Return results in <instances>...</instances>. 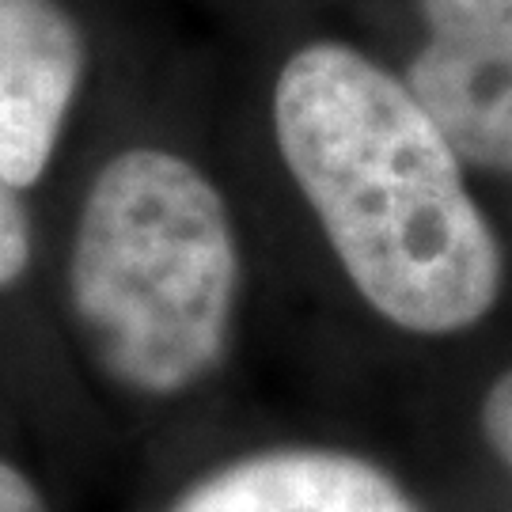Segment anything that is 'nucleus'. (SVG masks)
I'll return each mask as SVG.
<instances>
[{
	"label": "nucleus",
	"instance_id": "obj_1",
	"mask_svg": "<svg viewBox=\"0 0 512 512\" xmlns=\"http://www.w3.org/2000/svg\"><path fill=\"white\" fill-rule=\"evenodd\" d=\"M274 129L330 247L384 319L452 334L490 311L497 243L410 84L349 46L315 42L277 76Z\"/></svg>",
	"mask_w": 512,
	"mask_h": 512
},
{
	"label": "nucleus",
	"instance_id": "obj_2",
	"mask_svg": "<svg viewBox=\"0 0 512 512\" xmlns=\"http://www.w3.org/2000/svg\"><path fill=\"white\" fill-rule=\"evenodd\" d=\"M236 239L217 186L160 148L114 156L76 224L69 289L118 384L175 395L217 365L236 304Z\"/></svg>",
	"mask_w": 512,
	"mask_h": 512
},
{
	"label": "nucleus",
	"instance_id": "obj_3",
	"mask_svg": "<svg viewBox=\"0 0 512 512\" xmlns=\"http://www.w3.org/2000/svg\"><path fill=\"white\" fill-rule=\"evenodd\" d=\"M421 16L410 92L456 156L512 167V0H421Z\"/></svg>",
	"mask_w": 512,
	"mask_h": 512
},
{
	"label": "nucleus",
	"instance_id": "obj_4",
	"mask_svg": "<svg viewBox=\"0 0 512 512\" xmlns=\"http://www.w3.org/2000/svg\"><path fill=\"white\" fill-rule=\"evenodd\" d=\"M84 76V42L54 0H0V175L42 179Z\"/></svg>",
	"mask_w": 512,
	"mask_h": 512
},
{
	"label": "nucleus",
	"instance_id": "obj_5",
	"mask_svg": "<svg viewBox=\"0 0 512 512\" xmlns=\"http://www.w3.org/2000/svg\"><path fill=\"white\" fill-rule=\"evenodd\" d=\"M171 512H414L372 463L338 452H270L186 490Z\"/></svg>",
	"mask_w": 512,
	"mask_h": 512
},
{
	"label": "nucleus",
	"instance_id": "obj_6",
	"mask_svg": "<svg viewBox=\"0 0 512 512\" xmlns=\"http://www.w3.org/2000/svg\"><path fill=\"white\" fill-rule=\"evenodd\" d=\"M31 262V220L19 202V190L0 175V289L12 281Z\"/></svg>",
	"mask_w": 512,
	"mask_h": 512
},
{
	"label": "nucleus",
	"instance_id": "obj_7",
	"mask_svg": "<svg viewBox=\"0 0 512 512\" xmlns=\"http://www.w3.org/2000/svg\"><path fill=\"white\" fill-rule=\"evenodd\" d=\"M482 421H486V437L497 448V456L512 467V372H505L494 384L486 410H482Z\"/></svg>",
	"mask_w": 512,
	"mask_h": 512
},
{
	"label": "nucleus",
	"instance_id": "obj_8",
	"mask_svg": "<svg viewBox=\"0 0 512 512\" xmlns=\"http://www.w3.org/2000/svg\"><path fill=\"white\" fill-rule=\"evenodd\" d=\"M0 512H46L31 478H23L4 459H0Z\"/></svg>",
	"mask_w": 512,
	"mask_h": 512
}]
</instances>
